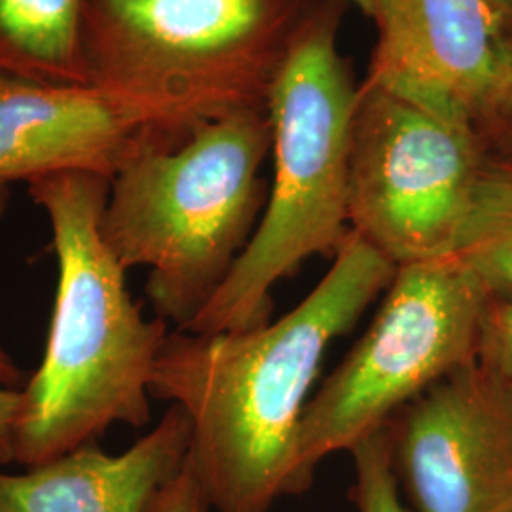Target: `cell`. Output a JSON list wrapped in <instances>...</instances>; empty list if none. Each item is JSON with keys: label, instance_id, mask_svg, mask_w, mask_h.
Listing matches in <instances>:
<instances>
[{"label": "cell", "instance_id": "cell-1", "mask_svg": "<svg viewBox=\"0 0 512 512\" xmlns=\"http://www.w3.org/2000/svg\"><path fill=\"white\" fill-rule=\"evenodd\" d=\"M395 274L391 260L349 232L329 272L283 317L249 330L167 334L150 397L186 412V459L213 511L270 512L298 494L300 425L325 355Z\"/></svg>", "mask_w": 512, "mask_h": 512}, {"label": "cell", "instance_id": "cell-2", "mask_svg": "<svg viewBox=\"0 0 512 512\" xmlns=\"http://www.w3.org/2000/svg\"><path fill=\"white\" fill-rule=\"evenodd\" d=\"M110 179L57 173L29 183L50 219L57 291L42 363L19 389L14 463L37 467L97 442L114 423L145 427L169 325L131 298L101 234Z\"/></svg>", "mask_w": 512, "mask_h": 512}, {"label": "cell", "instance_id": "cell-3", "mask_svg": "<svg viewBox=\"0 0 512 512\" xmlns=\"http://www.w3.org/2000/svg\"><path fill=\"white\" fill-rule=\"evenodd\" d=\"M268 110L150 141L110 181L101 234L128 272L148 268L158 319L183 330L205 310L255 234L268 200Z\"/></svg>", "mask_w": 512, "mask_h": 512}, {"label": "cell", "instance_id": "cell-4", "mask_svg": "<svg viewBox=\"0 0 512 512\" xmlns=\"http://www.w3.org/2000/svg\"><path fill=\"white\" fill-rule=\"evenodd\" d=\"M342 0H319L268 101L274 183L255 234L188 332L249 330L272 321L275 285L348 238L351 128L359 86L340 54Z\"/></svg>", "mask_w": 512, "mask_h": 512}, {"label": "cell", "instance_id": "cell-5", "mask_svg": "<svg viewBox=\"0 0 512 512\" xmlns=\"http://www.w3.org/2000/svg\"><path fill=\"white\" fill-rule=\"evenodd\" d=\"M319 0H92L82 31L88 86L137 103L184 139L220 118L268 110Z\"/></svg>", "mask_w": 512, "mask_h": 512}, {"label": "cell", "instance_id": "cell-6", "mask_svg": "<svg viewBox=\"0 0 512 512\" xmlns=\"http://www.w3.org/2000/svg\"><path fill=\"white\" fill-rule=\"evenodd\" d=\"M488 296L454 256L397 268L363 338L306 406L298 494L310 488L323 459L351 452L425 389L478 357Z\"/></svg>", "mask_w": 512, "mask_h": 512}, {"label": "cell", "instance_id": "cell-7", "mask_svg": "<svg viewBox=\"0 0 512 512\" xmlns=\"http://www.w3.org/2000/svg\"><path fill=\"white\" fill-rule=\"evenodd\" d=\"M488 154L475 124L365 80L349 150V230L397 268L452 255Z\"/></svg>", "mask_w": 512, "mask_h": 512}, {"label": "cell", "instance_id": "cell-8", "mask_svg": "<svg viewBox=\"0 0 512 512\" xmlns=\"http://www.w3.org/2000/svg\"><path fill=\"white\" fill-rule=\"evenodd\" d=\"M387 431L416 512H512V378L475 357L406 404Z\"/></svg>", "mask_w": 512, "mask_h": 512}, {"label": "cell", "instance_id": "cell-9", "mask_svg": "<svg viewBox=\"0 0 512 512\" xmlns=\"http://www.w3.org/2000/svg\"><path fill=\"white\" fill-rule=\"evenodd\" d=\"M365 80L482 128L509 86V25L490 0H370Z\"/></svg>", "mask_w": 512, "mask_h": 512}, {"label": "cell", "instance_id": "cell-10", "mask_svg": "<svg viewBox=\"0 0 512 512\" xmlns=\"http://www.w3.org/2000/svg\"><path fill=\"white\" fill-rule=\"evenodd\" d=\"M181 141L145 110L92 86H55L0 74V183L57 173L107 179L150 141Z\"/></svg>", "mask_w": 512, "mask_h": 512}, {"label": "cell", "instance_id": "cell-11", "mask_svg": "<svg viewBox=\"0 0 512 512\" xmlns=\"http://www.w3.org/2000/svg\"><path fill=\"white\" fill-rule=\"evenodd\" d=\"M190 437L186 412L169 404L158 425L122 454L90 442L19 475L0 471V512H148L183 471Z\"/></svg>", "mask_w": 512, "mask_h": 512}, {"label": "cell", "instance_id": "cell-12", "mask_svg": "<svg viewBox=\"0 0 512 512\" xmlns=\"http://www.w3.org/2000/svg\"><path fill=\"white\" fill-rule=\"evenodd\" d=\"M92 0H0V74L88 86L82 31Z\"/></svg>", "mask_w": 512, "mask_h": 512}, {"label": "cell", "instance_id": "cell-13", "mask_svg": "<svg viewBox=\"0 0 512 512\" xmlns=\"http://www.w3.org/2000/svg\"><path fill=\"white\" fill-rule=\"evenodd\" d=\"M450 256L488 294L512 293V152L488 150Z\"/></svg>", "mask_w": 512, "mask_h": 512}, {"label": "cell", "instance_id": "cell-14", "mask_svg": "<svg viewBox=\"0 0 512 512\" xmlns=\"http://www.w3.org/2000/svg\"><path fill=\"white\" fill-rule=\"evenodd\" d=\"M349 454L355 465L351 497L359 512H412L399 495L387 425L359 440Z\"/></svg>", "mask_w": 512, "mask_h": 512}, {"label": "cell", "instance_id": "cell-15", "mask_svg": "<svg viewBox=\"0 0 512 512\" xmlns=\"http://www.w3.org/2000/svg\"><path fill=\"white\" fill-rule=\"evenodd\" d=\"M478 357L512 378V293L488 296Z\"/></svg>", "mask_w": 512, "mask_h": 512}, {"label": "cell", "instance_id": "cell-16", "mask_svg": "<svg viewBox=\"0 0 512 512\" xmlns=\"http://www.w3.org/2000/svg\"><path fill=\"white\" fill-rule=\"evenodd\" d=\"M148 512H215L207 495L203 492L200 480L188 465L184 463L183 471L169 480L160 494L156 495Z\"/></svg>", "mask_w": 512, "mask_h": 512}, {"label": "cell", "instance_id": "cell-17", "mask_svg": "<svg viewBox=\"0 0 512 512\" xmlns=\"http://www.w3.org/2000/svg\"><path fill=\"white\" fill-rule=\"evenodd\" d=\"M490 152H512V35L509 37V86L492 118L478 129Z\"/></svg>", "mask_w": 512, "mask_h": 512}, {"label": "cell", "instance_id": "cell-18", "mask_svg": "<svg viewBox=\"0 0 512 512\" xmlns=\"http://www.w3.org/2000/svg\"><path fill=\"white\" fill-rule=\"evenodd\" d=\"M18 406V387L0 384V465L14 463V421Z\"/></svg>", "mask_w": 512, "mask_h": 512}, {"label": "cell", "instance_id": "cell-19", "mask_svg": "<svg viewBox=\"0 0 512 512\" xmlns=\"http://www.w3.org/2000/svg\"><path fill=\"white\" fill-rule=\"evenodd\" d=\"M19 380H21V370L4 348H0V384L14 387L19 384Z\"/></svg>", "mask_w": 512, "mask_h": 512}, {"label": "cell", "instance_id": "cell-20", "mask_svg": "<svg viewBox=\"0 0 512 512\" xmlns=\"http://www.w3.org/2000/svg\"><path fill=\"white\" fill-rule=\"evenodd\" d=\"M490 4L501 14L507 25L512 23V0H490Z\"/></svg>", "mask_w": 512, "mask_h": 512}, {"label": "cell", "instance_id": "cell-21", "mask_svg": "<svg viewBox=\"0 0 512 512\" xmlns=\"http://www.w3.org/2000/svg\"><path fill=\"white\" fill-rule=\"evenodd\" d=\"M8 200H10V186H8V184L0 183V217L6 213Z\"/></svg>", "mask_w": 512, "mask_h": 512}, {"label": "cell", "instance_id": "cell-22", "mask_svg": "<svg viewBox=\"0 0 512 512\" xmlns=\"http://www.w3.org/2000/svg\"><path fill=\"white\" fill-rule=\"evenodd\" d=\"M346 4H353L357 10H361L365 16H370V8H372V2L370 0H342Z\"/></svg>", "mask_w": 512, "mask_h": 512}]
</instances>
